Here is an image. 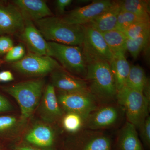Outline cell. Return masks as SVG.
<instances>
[{
    "label": "cell",
    "mask_w": 150,
    "mask_h": 150,
    "mask_svg": "<svg viewBox=\"0 0 150 150\" xmlns=\"http://www.w3.org/2000/svg\"><path fill=\"white\" fill-rule=\"evenodd\" d=\"M84 118L78 113L68 112L63 118V125L65 130L75 133L81 129Z\"/></svg>",
    "instance_id": "cell-26"
},
{
    "label": "cell",
    "mask_w": 150,
    "mask_h": 150,
    "mask_svg": "<svg viewBox=\"0 0 150 150\" xmlns=\"http://www.w3.org/2000/svg\"><path fill=\"white\" fill-rule=\"evenodd\" d=\"M13 80V75L10 71H4L0 73V81L3 82H9Z\"/></svg>",
    "instance_id": "cell-34"
},
{
    "label": "cell",
    "mask_w": 150,
    "mask_h": 150,
    "mask_svg": "<svg viewBox=\"0 0 150 150\" xmlns=\"http://www.w3.org/2000/svg\"><path fill=\"white\" fill-rule=\"evenodd\" d=\"M25 49L22 44L13 46L6 54L5 60L8 62H15L20 61L25 56Z\"/></svg>",
    "instance_id": "cell-28"
},
{
    "label": "cell",
    "mask_w": 150,
    "mask_h": 150,
    "mask_svg": "<svg viewBox=\"0 0 150 150\" xmlns=\"http://www.w3.org/2000/svg\"><path fill=\"white\" fill-rule=\"evenodd\" d=\"M13 41L6 35H0V55L6 54L13 46Z\"/></svg>",
    "instance_id": "cell-30"
},
{
    "label": "cell",
    "mask_w": 150,
    "mask_h": 150,
    "mask_svg": "<svg viewBox=\"0 0 150 150\" xmlns=\"http://www.w3.org/2000/svg\"><path fill=\"white\" fill-rule=\"evenodd\" d=\"M118 116V111L115 108L103 107L93 114L91 118L89 126L92 129L106 128L114 124Z\"/></svg>",
    "instance_id": "cell-18"
},
{
    "label": "cell",
    "mask_w": 150,
    "mask_h": 150,
    "mask_svg": "<svg viewBox=\"0 0 150 150\" xmlns=\"http://www.w3.org/2000/svg\"><path fill=\"white\" fill-rule=\"evenodd\" d=\"M45 85L43 79L31 80L19 83L4 88L13 97L20 108L23 120L29 118L39 103Z\"/></svg>",
    "instance_id": "cell-3"
},
{
    "label": "cell",
    "mask_w": 150,
    "mask_h": 150,
    "mask_svg": "<svg viewBox=\"0 0 150 150\" xmlns=\"http://www.w3.org/2000/svg\"><path fill=\"white\" fill-rule=\"evenodd\" d=\"M58 102L68 112L78 113L87 118L96 108L95 97L90 92H66L60 91Z\"/></svg>",
    "instance_id": "cell-7"
},
{
    "label": "cell",
    "mask_w": 150,
    "mask_h": 150,
    "mask_svg": "<svg viewBox=\"0 0 150 150\" xmlns=\"http://www.w3.org/2000/svg\"><path fill=\"white\" fill-rule=\"evenodd\" d=\"M20 38L32 54L48 56V42L31 21L25 20Z\"/></svg>",
    "instance_id": "cell-11"
},
{
    "label": "cell",
    "mask_w": 150,
    "mask_h": 150,
    "mask_svg": "<svg viewBox=\"0 0 150 150\" xmlns=\"http://www.w3.org/2000/svg\"><path fill=\"white\" fill-rule=\"evenodd\" d=\"M45 40L51 42L81 46L84 33L83 25L66 23L59 17H48L35 22Z\"/></svg>",
    "instance_id": "cell-1"
},
{
    "label": "cell",
    "mask_w": 150,
    "mask_h": 150,
    "mask_svg": "<svg viewBox=\"0 0 150 150\" xmlns=\"http://www.w3.org/2000/svg\"><path fill=\"white\" fill-rule=\"evenodd\" d=\"M11 109V105L8 100L0 95V112L8 111Z\"/></svg>",
    "instance_id": "cell-33"
},
{
    "label": "cell",
    "mask_w": 150,
    "mask_h": 150,
    "mask_svg": "<svg viewBox=\"0 0 150 150\" xmlns=\"http://www.w3.org/2000/svg\"><path fill=\"white\" fill-rule=\"evenodd\" d=\"M146 21L150 19L142 18L127 11L121 10L118 17L116 29L123 32L134 23Z\"/></svg>",
    "instance_id": "cell-25"
},
{
    "label": "cell",
    "mask_w": 150,
    "mask_h": 150,
    "mask_svg": "<svg viewBox=\"0 0 150 150\" xmlns=\"http://www.w3.org/2000/svg\"><path fill=\"white\" fill-rule=\"evenodd\" d=\"M48 56L57 60L70 72L85 77L87 64L81 46L65 45L51 41L48 42Z\"/></svg>",
    "instance_id": "cell-5"
},
{
    "label": "cell",
    "mask_w": 150,
    "mask_h": 150,
    "mask_svg": "<svg viewBox=\"0 0 150 150\" xmlns=\"http://www.w3.org/2000/svg\"><path fill=\"white\" fill-rule=\"evenodd\" d=\"M16 118L13 116H0V132L11 128L16 123Z\"/></svg>",
    "instance_id": "cell-31"
},
{
    "label": "cell",
    "mask_w": 150,
    "mask_h": 150,
    "mask_svg": "<svg viewBox=\"0 0 150 150\" xmlns=\"http://www.w3.org/2000/svg\"><path fill=\"white\" fill-rule=\"evenodd\" d=\"M12 3L21 12L25 20L35 22L53 16L46 2L43 0H14Z\"/></svg>",
    "instance_id": "cell-12"
},
{
    "label": "cell",
    "mask_w": 150,
    "mask_h": 150,
    "mask_svg": "<svg viewBox=\"0 0 150 150\" xmlns=\"http://www.w3.org/2000/svg\"><path fill=\"white\" fill-rule=\"evenodd\" d=\"M11 66L17 71L33 76L47 74L61 68L59 63L54 58L31 53L20 61L12 63Z\"/></svg>",
    "instance_id": "cell-8"
},
{
    "label": "cell",
    "mask_w": 150,
    "mask_h": 150,
    "mask_svg": "<svg viewBox=\"0 0 150 150\" xmlns=\"http://www.w3.org/2000/svg\"><path fill=\"white\" fill-rule=\"evenodd\" d=\"M15 150H40L36 148L28 146H21L16 147L15 148Z\"/></svg>",
    "instance_id": "cell-35"
},
{
    "label": "cell",
    "mask_w": 150,
    "mask_h": 150,
    "mask_svg": "<svg viewBox=\"0 0 150 150\" xmlns=\"http://www.w3.org/2000/svg\"><path fill=\"white\" fill-rule=\"evenodd\" d=\"M148 31H150V21L134 23L126 28L123 32L127 39H134Z\"/></svg>",
    "instance_id": "cell-27"
},
{
    "label": "cell",
    "mask_w": 150,
    "mask_h": 150,
    "mask_svg": "<svg viewBox=\"0 0 150 150\" xmlns=\"http://www.w3.org/2000/svg\"><path fill=\"white\" fill-rule=\"evenodd\" d=\"M101 34L112 54L125 53L127 38L124 33L114 29Z\"/></svg>",
    "instance_id": "cell-21"
},
{
    "label": "cell",
    "mask_w": 150,
    "mask_h": 150,
    "mask_svg": "<svg viewBox=\"0 0 150 150\" xmlns=\"http://www.w3.org/2000/svg\"><path fill=\"white\" fill-rule=\"evenodd\" d=\"M54 87L66 92H88V86L86 80L73 76L61 68L54 70L51 74Z\"/></svg>",
    "instance_id": "cell-13"
},
{
    "label": "cell",
    "mask_w": 150,
    "mask_h": 150,
    "mask_svg": "<svg viewBox=\"0 0 150 150\" xmlns=\"http://www.w3.org/2000/svg\"><path fill=\"white\" fill-rule=\"evenodd\" d=\"M83 26L84 36L81 47L87 65L98 62H105L110 64L113 54L101 33L89 25Z\"/></svg>",
    "instance_id": "cell-6"
},
{
    "label": "cell",
    "mask_w": 150,
    "mask_h": 150,
    "mask_svg": "<svg viewBox=\"0 0 150 150\" xmlns=\"http://www.w3.org/2000/svg\"><path fill=\"white\" fill-rule=\"evenodd\" d=\"M25 139L30 144L38 146H51L54 142V133L48 126L38 125L28 133L25 136Z\"/></svg>",
    "instance_id": "cell-17"
},
{
    "label": "cell",
    "mask_w": 150,
    "mask_h": 150,
    "mask_svg": "<svg viewBox=\"0 0 150 150\" xmlns=\"http://www.w3.org/2000/svg\"><path fill=\"white\" fill-rule=\"evenodd\" d=\"M141 138L148 150L150 148V117L148 116L140 128Z\"/></svg>",
    "instance_id": "cell-29"
},
{
    "label": "cell",
    "mask_w": 150,
    "mask_h": 150,
    "mask_svg": "<svg viewBox=\"0 0 150 150\" xmlns=\"http://www.w3.org/2000/svg\"><path fill=\"white\" fill-rule=\"evenodd\" d=\"M121 10L119 1H115L110 8L86 25L91 26L101 33L116 29L118 17Z\"/></svg>",
    "instance_id": "cell-14"
},
{
    "label": "cell",
    "mask_w": 150,
    "mask_h": 150,
    "mask_svg": "<svg viewBox=\"0 0 150 150\" xmlns=\"http://www.w3.org/2000/svg\"><path fill=\"white\" fill-rule=\"evenodd\" d=\"M85 79L89 90L95 97L104 100L116 97L118 91L109 63L98 62L88 64Z\"/></svg>",
    "instance_id": "cell-2"
},
{
    "label": "cell",
    "mask_w": 150,
    "mask_h": 150,
    "mask_svg": "<svg viewBox=\"0 0 150 150\" xmlns=\"http://www.w3.org/2000/svg\"><path fill=\"white\" fill-rule=\"evenodd\" d=\"M43 108L44 112L49 117L55 118L62 115L55 87L52 84H48L45 89L43 97Z\"/></svg>",
    "instance_id": "cell-20"
},
{
    "label": "cell",
    "mask_w": 150,
    "mask_h": 150,
    "mask_svg": "<svg viewBox=\"0 0 150 150\" xmlns=\"http://www.w3.org/2000/svg\"><path fill=\"white\" fill-rule=\"evenodd\" d=\"M115 1H93L88 5L77 8L60 17L63 21L70 24L84 25L110 8Z\"/></svg>",
    "instance_id": "cell-9"
},
{
    "label": "cell",
    "mask_w": 150,
    "mask_h": 150,
    "mask_svg": "<svg viewBox=\"0 0 150 150\" xmlns=\"http://www.w3.org/2000/svg\"><path fill=\"white\" fill-rule=\"evenodd\" d=\"M125 86L149 96L148 79L144 71L139 65L131 66Z\"/></svg>",
    "instance_id": "cell-19"
},
{
    "label": "cell",
    "mask_w": 150,
    "mask_h": 150,
    "mask_svg": "<svg viewBox=\"0 0 150 150\" xmlns=\"http://www.w3.org/2000/svg\"><path fill=\"white\" fill-rule=\"evenodd\" d=\"M112 143L107 137H94L84 141L77 150H112Z\"/></svg>",
    "instance_id": "cell-24"
},
{
    "label": "cell",
    "mask_w": 150,
    "mask_h": 150,
    "mask_svg": "<svg viewBox=\"0 0 150 150\" xmlns=\"http://www.w3.org/2000/svg\"><path fill=\"white\" fill-rule=\"evenodd\" d=\"M72 2L71 0H57L56 1V8L59 13L63 14L65 9Z\"/></svg>",
    "instance_id": "cell-32"
},
{
    "label": "cell",
    "mask_w": 150,
    "mask_h": 150,
    "mask_svg": "<svg viewBox=\"0 0 150 150\" xmlns=\"http://www.w3.org/2000/svg\"><path fill=\"white\" fill-rule=\"evenodd\" d=\"M24 26V17L16 6L0 1V35L21 32Z\"/></svg>",
    "instance_id": "cell-10"
},
{
    "label": "cell",
    "mask_w": 150,
    "mask_h": 150,
    "mask_svg": "<svg viewBox=\"0 0 150 150\" xmlns=\"http://www.w3.org/2000/svg\"><path fill=\"white\" fill-rule=\"evenodd\" d=\"M116 150H145L133 124L128 122L123 127L118 137Z\"/></svg>",
    "instance_id": "cell-15"
},
{
    "label": "cell",
    "mask_w": 150,
    "mask_h": 150,
    "mask_svg": "<svg viewBox=\"0 0 150 150\" xmlns=\"http://www.w3.org/2000/svg\"><path fill=\"white\" fill-rule=\"evenodd\" d=\"M121 10L127 11L146 19H150L149 1L125 0L119 1Z\"/></svg>",
    "instance_id": "cell-22"
},
{
    "label": "cell",
    "mask_w": 150,
    "mask_h": 150,
    "mask_svg": "<svg viewBox=\"0 0 150 150\" xmlns=\"http://www.w3.org/2000/svg\"><path fill=\"white\" fill-rule=\"evenodd\" d=\"M125 54L124 53L113 54V57L110 64L117 91L125 86L131 68Z\"/></svg>",
    "instance_id": "cell-16"
},
{
    "label": "cell",
    "mask_w": 150,
    "mask_h": 150,
    "mask_svg": "<svg viewBox=\"0 0 150 150\" xmlns=\"http://www.w3.org/2000/svg\"><path fill=\"white\" fill-rule=\"evenodd\" d=\"M150 35V31H148L135 39H127L126 50L134 59H137L141 52L146 48L149 41Z\"/></svg>",
    "instance_id": "cell-23"
},
{
    "label": "cell",
    "mask_w": 150,
    "mask_h": 150,
    "mask_svg": "<svg viewBox=\"0 0 150 150\" xmlns=\"http://www.w3.org/2000/svg\"><path fill=\"white\" fill-rule=\"evenodd\" d=\"M116 98L125 110L129 122L139 128L149 116L150 99L141 92L125 86L118 91Z\"/></svg>",
    "instance_id": "cell-4"
}]
</instances>
